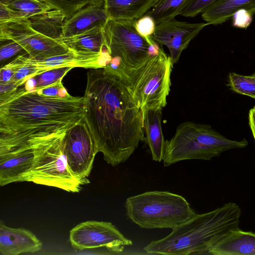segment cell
I'll return each mask as SVG.
<instances>
[{
	"label": "cell",
	"mask_w": 255,
	"mask_h": 255,
	"mask_svg": "<svg viewBox=\"0 0 255 255\" xmlns=\"http://www.w3.org/2000/svg\"><path fill=\"white\" fill-rule=\"evenodd\" d=\"M83 97L84 118L98 151L113 166L125 162L146 140L141 110L107 66L88 72Z\"/></svg>",
	"instance_id": "cell-1"
},
{
	"label": "cell",
	"mask_w": 255,
	"mask_h": 255,
	"mask_svg": "<svg viewBox=\"0 0 255 255\" xmlns=\"http://www.w3.org/2000/svg\"><path fill=\"white\" fill-rule=\"evenodd\" d=\"M18 88L0 96V145L61 134L84 118L83 97L49 96Z\"/></svg>",
	"instance_id": "cell-2"
},
{
	"label": "cell",
	"mask_w": 255,
	"mask_h": 255,
	"mask_svg": "<svg viewBox=\"0 0 255 255\" xmlns=\"http://www.w3.org/2000/svg\"><path fill=\"white\" fill-rule=\"evenodd\" d=\"M241 209L228 203L211 212L196 214L172 229L166 237L151 242L143 250L149 254L187 255L207 252L209 247L239 228Z\"/></svg>",
	"instance_id": "cell-3"
},
{
	"label": "cell",
	"mask_w": 255,
	"mask_h": 255,
	"mask_svg": "<svg viewBox=\"0 0 255 255\" xmlns=\"http://www.w3.org/2000/svg\"><path fill=\"white\" fill-rule=\"evenodd\" d=\"M173 63L162 46L139 66L124 70L106 65L119 77L135 103L143 111L162 109L170 91Z\"/></svg>",
	"instance_id": "cell-4"
},
{
	"label": "cell",
	"mask_w": 255,
	"mask_h": 255,
	"mask_svg": "<svg viewBox=\"0 0 255 255\" xmlns=\"http://www.w3.org/2000/svg\"><path fill=\"white\" fill-rule=\"evenodd\" d=\"M247 145L246 139L231 140L209 125L184 122L177 126L173 136L165 140L163 165L188 159L211 160L224 151Z\"/></svg>",
	"instance_id": "cell-5"
},
{
	"label": "cell",
	"mask_w": 255,
	"mask_h": 255,
	"mask_svg": "<svg viewBox=\"0 0 255 255\" xmlns=\"http://www.w3.org/2000/svg\"><path fill=\"white\" fill-rule=\"evenodd\" d=\"M128 217L141 228L172 230L196 215L181 195L167 191H147L128 197Z\"/></svg>",
	"instance_id": "cell-6"
},
{
	"label": "cell",
	"mask_w": 255,
	"mask_h": 255,
	"mask_svg": "<svg viewBox=\"0 0 255 255\" xmlns=\"http://www.w3.org/2000/svg\"><path fill=\"white\" fill-rule=\"evenodd\" d=\"M65 133L42 139L38 142L33 166L22 176L20 182H32L72 193L80 191L83 184L70 171L63 152Z\"/></svg>",
	"instance_id": "cell-7"
},
{
	"label": "cell",
	"mask_w": 255,
	"mask_h": 255,
	"mask_svg": "<svg viewBox=\"0 0 255 255\" xmlns=\"http://www.w3.org/2000/svg\"><path fill=\"white\" fill-rule=\"evenodd\" d=\"M134 20H113L109 18L104 27V35L111 57L110 64L126 70L143 63L156 52L159 45L152 38L140 35Z\"/></svg>",
	"instance_id": "cell-8"
},
{
	"label": "cell",
	"mask_w": 255,
	"mask_h": 255,
	"mask_svg": "<svg viewBox=\"0 0 255 255\" xmlns=\"http://www.w3.org/2000/svg\"><path fill=\"white\" fill-rule=\"evenodd\" d=\"M0 42L15 41L29 57L42 59L66 53L69 48L62 39L45 35L34 29L26 17L0 20Z\"/></svg>",
	"instance_id": "cell-9"
},
{
	"label": "cell",
	"mask_w": 255,
	"mask_h": 255,
	"mask_svg": "<svg viewBox=\"0 0 255 255\" xmlns=\"http://www.w3.org/2000/svg\"><path fill=\"white\" fill-rule=\"evenodd\" d=\"M22 59L23 66L11 80L18 88L29 79L47 71L64 67L87 69L104 68L112 58L108 50L94 53L69 48L66 53L46 59H34L25 54H22Z\"/></svg>",
	"instance_id": "cell-10"
},
{
	"label": "cell",
	"mask_w": 255,
	"mask_h": 255,
	"mask_svg": "<svg viewBox=\"0 0 255 255\" xmlns=\"http://www.w3.org/2000/svg\"><path fill=\"white\" fill-rule=\"evenodd\" d=\"M62 148L72 174L83 185L89 183L88 177L99 151L84 118L66 131L63 139Z\"/></svg>",
	"instance_id": "cell-11"
},
{
	"label": "cell",
	"mask_w": 255,
	"mask_h": 255,
	"mask_svg": "<svg viewBox=\"0 0 255 255\" xmlns=\"http://www.w3.org/2000/svg\"><path fill=\"white\" fill-rule=\"evenodd\" d=\"M69 240L73 248L77 250L105 248L115 254L122 252L125 246L132 244L112 223L97 221L76 225L70 231Z\"/></svg>",
	"instance_id": "cell-12"
},
{
	"label": "cell",
	"mask_w": 255,
	"mask_h": 255,
	"mask_svg": "<svg viewBox=\"0 0 255 255\" xmlns=\"http://www.w3.org/2000/svg\"><path fill=\"white\" fill-rule=\"evenodd\" d=\"M44 138H36L10 145L0 146L1 186L20 182L22 176L32 168L35 158V147L38 142Z\"/></svg>",
	"instance_id": "cell-13"
},
{
	"label": "cell",
	"mask_w": 255,
	"mask_h": 255,
	"mask_svg": "<svg viewBox=\"0 0 255 255\" xmlns=\"http://www.w3.org/2000/svg\"><path fill=\"white\" fill-rule=\"evenodd\" d=\"M207 25V23H190L173 19L157 24L151 37L159 45L167 47L175 64L191 41Z\"/></svg>",
	"instance_id": "cell-14"
},
{
	"label": "cell",
	"mask_w": 255,
	"mask_h": 255,
	"mask_svg": "<svg viewBox=\"0 0 255 255\" xmlns=\"http://www.w3.org/2000/svg\"><path fill=\"white\" fill-rule=\"evenodd\" d=\"M42 243L31 231L24 228H12L0 223V254L17 255L34 253L41 250Z\"/></svg>",
	"instance_id": "cell-15"
},
{
	"label": "cell",
	"mask_w": 255,
	"mask_h": 255,
	"mask_svg": "<svg viewBox=\"0 0 255 255\" xmlns=\"http://www.w3.org/2000/svg\"><path fill=\"white\" fill-rule=\"evenodd\" d=\"M207 252L213 255H255V233L239 228L232 230L211 245Z\"/></svg>",
	"instance_id": "cell-16"
},
{
	"label": "cell",
	"mask_w": 255,
	"mask_h": 255,
	"mask_svg": "<svg viewBox=\"0 0 255 255\" xmlns=\"http://www.w3.org/2000/svg\"><path fill=\"white\" fill-rule=\"evenodd\" d=\"M108 19L105 0L91 3L65 20L62 39L99 24L105 25Z\"/></svg>",
	"instance_id": "cell-17"
},
{
	"label": "cell",
	"mask_w": 255,
	"mask_h": 255,
	"mask_svg": "<svg viewBox=\"0 0 255 255\" xmlns=\"http://www.w3.org/2000/svg\"><path fill=\"white\" fill-rule=\"evenodd\" d=\"M162 110L148 109L141 111L146 140L152 160L159 162L163 160L165 144L162 129Z\"/></svg>",
	"instance_id": "cell-18"
},
{
	"label": "cell",
	"mask_w": 255,
	"mask_h": 255,
	"mask_svg": "<svg viewBox=\"0 0 255 255\" xmlns=\"http://www.w3.org/2000/svg\"><path fill=\"white\" fill-rule=\"evenodd\" d=\"M241 9L255 14V0H218L204 10L201 16L208 24H221Z\"/></svg>",
	"instance_id": "cell-19"
},
{
	"label": "cell",
	"mask_w": 255,
	"mask_h": 255,
	"mask_svg": "<svg viewBox=\"0 0 255 255\" xmlns=\"http://www.w3.org/2000/svg\"><path fill=\"white\" fill-rule=\"evenodd\" d=\"M158 0H105V9L109 18L113 20H134L150 10Z\"/></svg>",
	"instance_id": "cell-20"
},
{
	"label": "cell",
	"mask_w": 255,
	"mask_h": 255,
	"mask_svg": "<svg viewBox=\"0 0 255 255\" xmlns=\"http://www.w3.org/2000/svg\"><path fill=\"white\" fill-rule=\"evenodd\" d=\"M105 25L99 24L63 38L62 41L68 48L77 51L94 53L108 51L104 35Z\"/></svg>",
	"instance_id": "cell-21"
},
{
	"label": "cell",
	"mask_w": 255,
	"mask_h": 255,
	"mask_svg": "<svg viewBox=\"0 0 255 255\" xmlns=\"http://www.w3.org/2000/svg\"><path fill=\"white\" fill-rule=\"evenodd\" d=\"M54 9L43 0H0V20L19 17L29 18Z\"/></svg>",
	"instance_id": "cell-22"
},
{
	"label": "cell",
	"mask_w": 255,
	"mask_h": 255,
	"mask_svg": "<svg viewBox=\"0 0 255 255\" xmlns=\"http://www.w3.org/2000/svg\"><path fill=\"white\" fill-rule=\"evenodd\" d=\"M28 19L36 31L52 38L62 39L63 25L66 18L61 11L54 9Z\"/></svg>",
	"instance_id": "cell-23"
},
{
	"label": "cell",
	"mask_w": 255,
	"mask_h": 255,
	"mask_svg": "<svg viewBox=\"0 0 255 255\" xmlns=\"http://www.w3.org/2000/svg\"><path fill=\"white\" fill-rule=\"evenodd\" d=\"M193 0H158L153 7L144 15L152 17L156 24L174 19L181 15Z\"/></svg>",
	"instance_id": "cell-24"
},
{
	"label": "cell",
	"mask_w": 255,
	"mask_h": 255,
	"mask_svg": "<svg viewBox=\"0 0 255 255\" xmlns=\"http://www.w3.org/2000/svg\"><path fill=\"white\" fill-rule=\"evenodd\" d=\"M228 86L234 92L255 99V73L246 76L231 72Z\"/></svg>",
	"instance_id": "cell-25"
},
{
	"label": "cell",
	"mask_w": 255,
	"mask_h": 255,
	"mask_svg": "<svg viewBox=\"0 0 255 255\" xmlns=\"http://www.w3.org/2000/svg\"><path fill=\"white\" fill-rule=\"evenodd\" d=\"M72 68V67H64L44 72L33 77L35 82L33 90L44 89L62 81L63 78Z\"/></svg>",
	"instance_id": "cell-26"
},
{
	"label": "cell",
	"mask_w": 255,
	"mask_h": 255,
	"mask_svg": "<svg viewBox=\"0 0 255 255\" xmlns=\"http://www.w3.org/2000/svg\"><path fill=\"white\" fill-rule=\"evenodd\" d=\"M54 9L61 11L66 19L88 5L103 0H43Z\"/></svg>",
	"instance_id": "cell-27"
},
{
	"label": "cell",
	"mask_w": 255,
	"mask_h": 255,
	"mask_svg": "<svg viewBox=\"0 0 255 255\" xmlns=\"http://www.w3.org/2000/svg\"><path fill=\"white\" fill-rule=\"evenodd\" d=\"M23 65L21 55H19L11 62L1 67L0 69V84L10 81Z\"/></svg>",
	"instance_id": "cell-28"
},
{
	"label": "cell",
	"mask_w": 255,
	"mask_h": 255,
	"mask_svg": "<svg viewBox=\"0 0 255 255\" xmlns=\"http://www.w3.org/2000/svg\"><path fill=\"white\" fill-rule=\"evenodd\" d=\"M134 25L137 32L146 38L151 37L156 26L153 18L148 15L135 19Z\"/></svg>",
	"instance_id": "cell-29"
},
{
	"label": "cell",
	"mask_w": 255,
	"mask_h": 255,
	"mask_svg": "<svg viewBox=\"0 0 255 255\" xmlns=\"http://www.w3.org/2000/svg\"><path fill=\"white\" fill-rule=\"evenodd\" d=\"M218 0H193L184 9L181 15L193 17L202 13L209 5Z\"/></svg>",
	"instance_id": "cell-30"
},
{
	"label": "cell",
	"mask_w": 255,
	"mask_h": 255,
	"mask_svg": "<svg viewBox=\"0 0 255 255\" xmlns=\"http://www.w3.org/2000/svg\"><path fill=\"white\" fill-rule=\"evenodd\" d=\"M24 50L22 47L15 41H8L1 44L0 48V61L2 63L8 58Z\"/></svg>",
	"instance_id": "cell-31"
},
{
	"label": "cell",
	"mask_w": 255,
	"mask_h": 255,
	"mask_svg": "<svg viewBox=\"0 0 255 255\" xmlns=\"http://www.w3.org/2000/svg\"><path fill=\"white\" fill-rule=\"evenodd\" d=\"M252 16L247 10L243 9L237 10L233 15V25L241 28H247L252 22Z\"/></svg>",
	"instance_id": "cell-32"
},
{
	"label": "cell",
	"mask_w": 255,
	"mask_h": 255,
	"mask_svg": "<svg viewBox=\"0 0 255 255\" xmlns=\"http://www.w3.org/2000/svg\"><path fill=\"white\" fill-rule=\"evenodd\" d=\"M37 91L40 94L49 96L65 97L69 94L63 86L62 81Z\"/></svg>",
	"instance_id": "cell-33"
},
{
	"label": "cell",
	"mask_w": 255,
	"mask_h": 255,
	"mask_svg": "<svg viewBox=\"0 0 255 255\" xmlns=\"http://www.w3.org/2000/svg\"><path fill=\"white\" fill-rule=\"evenodd\" d=\"M249 124L255 141V106L250 110Z\"/></svg>",
	"instance_id": "cell-34"
}]
</instances>
